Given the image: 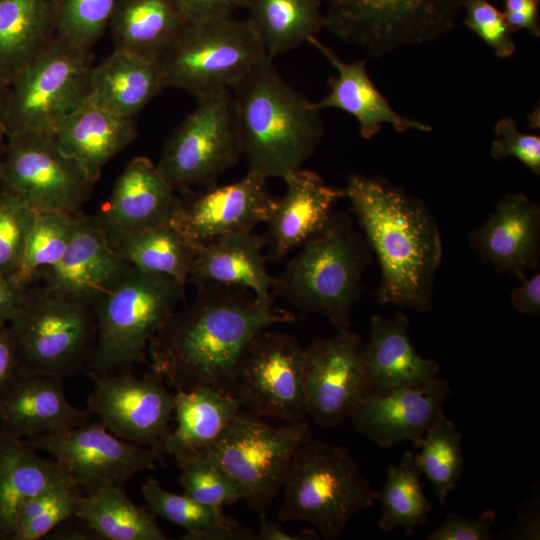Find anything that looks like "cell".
I'll return each instance as SVG.
<instances>
[{"label": "cell", "mask_w": 540, "mask_h": 540, "mask_svg": "<svg viewBox=\"0 0 540 540\" xmlns=\"http://www.w3.org/2000/svg\"><path fill=\"white\" fill-rule=\"evenodd\" d=\"M192 302L176 310L151 339L150 371L175 390L208 387L231 395L238 364L262 330L296 317L234 285L197 286Z\"/></svg>", "instance_id": "6da1fadb"}, {"label": "cell", "mask_w": 540, "mask_h": 540, "mask_svg": "<svg viewBox=\"0 0 540 540\" xmlns=\"http://www.w3.org/2000/svg\"><path fill=\"white\" fill-rule=\"evenodd\" d=\"M382 273L380 304L426 311L442 243L427 205L381 178L353 174L344 188Z\"/></svg>", "instance_id": "7a4b0ae2"}, {"label": "cell", "mask_w": 540, "mask_h": 540, "mask_svg": "<svg viewBox=\"0 0 540 540\" xmlns=\"http://www.w3.org/2000/svg\"><path fill=\"white\" fill-rule=\"evenodd\" d=\"M230 91L247 173L266 181L301 169L324 132L314 103L287 83L268 57Z\"/></svg>", "instance_id": "3957f363"}, {"label": "cell", "mask_w": 540, "mask_h": 540, "mask_svg": "<svg viewBox=\"0 0 540 540\" xmlns=\"http://www.w3.org/2000/svg\"><path fill=\"white\" fill-rule=\"evenodd\" d=\"M368 262L367 245L351 219L332 212L275 278L272 294L302 312L324 315L337 331L349 330Z\"/></svg>", "instance_id": "277c9868"}, {"label": "cell", "mask_w": 540, "mask_h": 540, "mask_svg": "<svg viewBox=\"0 0 540 540\" xmlns=\"http://www.w3.org/2000/svg\"><path fill=\"white\" fill-rule=\"evenodd\" d=\"M184 289L172 277L132 266L92 304L97 334L85 374L129 370L144 362L151 339L177 310Z\"/></svg>", "instance_id": "5b68a950"}, {"label": "cell", "mask_w": 540, "mask_h": 540, "mask_svg": "<svg viewBox=\"0 0 540 540\" xmlns=\"http://www.w3.org/2000/svg\"><path fill=\"white\" fill-rule=\"evenodd\" d=\"M281 491V522L311 524L326 539H338L352 516L378 499L345 447L312 439L294 453Z\"/></svg>", "instance_id": "8992f818"}, {"label": "cell", "mask_w": 540, "mask_h": 540, "mask_svg": "<svg viewBox=\"0 0 540 540\" xmlns=\"http://www.w3.org/2000/svg\"><path fill=\"white\" fill-rule=\"evenodd\" d=\"M18 369L71 377L84 372L94 352L92 305L52 291L27 287L8 321Z\"/></svg>", "instance_id": "52a82bcc"}, {"label": "cell", "mask_w": 540, "mask_h": 540, "mask_svg": "<svg viewBox=\"0 0 540 540\" xmlns=\"http://www.w3.org/2000/svg\"><path fill=\"white\" fill-rule=\"evenodd\" d=\"M267 58L247 20L188 23L156 61L163 87L197 99L225 90Z\"/></svg>", "instance_id": "ba28073f"}, {"label": "cell", "mask_w": 540, "mask_h": 540, "mask_svg": "<svg viewBox=\"0 0 540 540\" xmlns=\"http://www.w3.org/2000/svg\"><path fill=\"white\" fill-rule=\"evenodd\" d=\"M91 52L55 37L8 82L4 131L52 135L85 99Z\"/></svg>", "instance_id": "9c48e42d"}, {"label": "cell", "mask_w": 540, "mask_h": 540, "mask_svg": "<svg viewBox=\"0 0 540 540\" xmlns=\"http://www.w3.org/2000/svg\"><path fill=\"white\" fill-rule=\"evenodd\" d=\"M326 28L371 57L434 41L451 30L464 0H321Z\"/></svg>", "instance_id": "30bf717a"}, {"label": "cell", "mask_w": 540, "mask_h": 540, "mask_svg": "<svg viewBox=\"0 0 540 540\" xmlns=\"http://www.w3.org/2000/svg\"><path fill=\"white\" fill-rule=\"evenodd\" d=\"M310 439L306 420L273 427L239 412L204 453L231 478L241 499L261 516L281 492L294 453Z\"/></svg>", "instance_id": "8fae6325"}, {"label": "cell", "mask_w": 540, "mask_h": 540, "mask_svg": "<svg viewBox=\"0 0 540 540\" xmlns=\"http://www.w3.org/2000/svg\"><path fill=\"white\" fill-rule=\"evenodd\" d=\"M242 156L230 90L198 98L167 139L156 167L176 191L210 186Z\"/></svg>", "instance_id": "7c38bea8"}, {"label": "cell", "mask_w": 540, "mask_h": 540, "mask_svg": "<svg viewBox=\"0 0 540 540\" xmlns=\"http://www.w3.org/2000/svg\"><path fill=\"white\" fill-rule=\"evenodd\" d=\"M5 139L0 189L37 213L79 215L95 183L61 150L54 136L18 133Z\"/></svg>", "instance_id": "4fadbf2b"}, {"label": "cell", "mask_w": 540, "mask_h": 540, "mask_svg": "<svg viewBox=\"0 0 540 540\" xmlns=\"http://www.w3.org/2000/svg\"><path fill=\"white\" fill-rule=\"evenodd\" d=\"M304 357V349L294 336L262 330L238 364L231 395L255 415L304 421Z\"/></svg>", "instance_id": "5bb4252c"}, {"label": "cell", "mask_w": 540, "mask_h": 540, "mask_svg": "<svg viewBox=\"0 0 540 540\" xmlns=\"http://www.w3.org/2000/svg\"><path fill=\"white\" fill-rule=\"evenodd\" d=\"M86 375L94 383L87 398L90 413L117 437L165 455L174 393L166 389L164 379L152 371L137 376L131 369Z\"/></svg>", "instance_id": "9a60e30c"}, {"label": "cell", "mask_w": 540, "mask_h": 540, "mask_svg": "<svg viewBox=\"0 0 540 540\" xmlns=\"http://www.w3.org/2000/svg\"><path fill=\"white\" fill-rule=\"evenodd\" d=\"M23 442L50 455L85 493L105 484L123 486L132 476L153 470L161 457L151 448L117 437L99 420Z\"/></svg>", "instance_id": "2e32d148"}, {"label": "cell", "mask_w": 540, "mask_h": 540, "mask_svg": "<svg viewBox=\"0 0 540 540\" xmlns=\"http://www.w3.org/2000/svg\"><path fill=\"white\" fill-rule=\"evenodd\" d=\"M362 347L349 329L304 349L306 411L317 424L338 425L368 392Z\"/></svg>", "instance_id": "e0dca14e"}, {"label": "cell", "mask_w": 540, "mask_h": 540, "mask_svg": "<svg viewBox=\"0 0 540 540\" xmlns=\"http://www.w3.org/2000/svg\"><path fill=\"white\" fill-rule=\"evenodd\" d=\"M450 394L439 376L418 385L367 392L351 411L355 429L380 447L411 441L420 448L432 425L445 415Z\"/></svg>", "instance_id": "ac0fdd59"}, {"label": "cell", "mask_w": 540, "mask_h": 540, "mask_svg": "<svg viewBox=\"0 0 540 540\" xmlns=\"http://www.w3.org/2000/svg\"><path fill=\"white\" fill-rule=\"evenodd\" d=\"M264 180L246 174L226 185H210L199 193L184 191L171 224L197 248L219 236L252 231L267 222L276 199Z\"/></svg>", "instance_id": "d6986e66"}, {"label": "cell", "mask_w": 540, "mask_h": 540, "mask_svg": "<svg viewBox=\"0 0 540 540\" xmlns=\"http://www.w3.org/2000/svg\"><path fill=\"white\" fill-rule=\"evenodd\" d=\"M131 267L115 252L93 216L80 213L74 217L64 255L41 272L46 288L92 305L121 281Z\"/></svg>", "instance_id": "ffe728a7"}, {"label": "cell", "mask_w": 540, "mask_h": 540, "mask_svg": "<svg viewBox=\"0 0 540 540\" xmlns=\"http://www.w3.org/2000/svg\"><path fill=\"white\" fill-rule=\"evenodd\" d=\"M92 414L70 403L63 378L18 369L0 393V430L26 439L84 424Z\"/></svg>", "instance_id": "44dd1931"}, {"label": "cell", "mask_w": 540, "mask_h": 540, "mask_svg": "<svg viewBox=\"0 0 540 540\" xmlns=\"http://www.w3.org/2000/svg\"><path fill=\"white\" fill-rule=\"evenodd\" d=\"M283 180L285 192L276 199L263 234L265 255L274 263L314 236L326 224L335 203L345 198L344 189L327 184L310 170L301 168Z\"/></svg>", "instance_id": "7402d4cb"}, {"label": "cell", "mask_w": 540, "mask_h": 540, "mask_svg": "<svg viewBox=\"0 0 540 540\" xmlns=\"http://www.w3.org/2000/svg\"><path fill=\"white\" fill-rule=\"evenodd\" d=\"M471 247L498 271L524 278L538 267L540 207L521 193L501 198L489 218L470 234Z\"/></svg>", "instance_id": "603a6c76"}, {"label": "cell", "mask_w": 540, "mask_h": 540, "mask_svg": "<svg viewBox=\"0 0 540 540\" xmlns=\"http://www.w3.org/2000/svg\"><path fill=\"white\" fill-rule=\"evenodd\" d=\"M180 197L147 157L128 162L109 200L93 218L107 236L171 223Z\"/></svg>", "instance_id": "cb8c5ba5"}, {"label": "cell", "mask_w": 540, "mask_h": 540, "mask_svg": "<svg viewBox=\"0 0 540 540\" xmlns=\"http://www.w3.org/2000/svg\"><path fill=\"white\" fill-rule=\"evenodd\" d=\"M307 43L314 46L337 71V76L328 81L329 93L314 103L318 110L333 108L349 113L356 119L359 133L365 139L375 136L384 123L397 132L432 130L430 125L405 118L391 107L372 82L364 60L344 62L335 50L316 37L309 38Z\"/></svg>", "instance_id": "d4e9b609"}, {"label": "cell", "mask_w": 540, "mask_h": 540, "mask_svg": "<svg viewBox=\"0 0 540 540\" xmlns=\"http://www.w3.org/2000/svg\"><path fill=\"white\" fill-rule=\"evenodd\" d=\"M264 247L263 235L252 231L219 236L198 247L188 282L240 286L260 300H273L275 277L267 270Z\"/></svg>", "instance_id": "484cf974"}, {"label": "cell", "mask_w": 540, "mask_h": 540, "mask_svg": "<svg viewBox=\"0 0 540 540\" xmlns=\"http://www.w3.org/2000/svg\"><path fill=\"white\" fill-rule=\"evenodd\" d=\"M368 392L418 385L438 376L433 359L420 356L409 336V319L402 312L391 318L371 319L369 341L362 347Z\"/></svg>", "instance_id": "4316f807"}, {"label": "cell", "mask_w": 540, "mask_h": 540, "mask_svg": "<svg viewBox=\"0 0 540 540\" xmlns=\"http://www.w3.org/2000/svg\"><path fill=\"white\" fill-rule=\"evenodd\" d=\"M136 137L135 119L116 116L86 99L61 121L54 133L61 150L94 183L106 163Z\"/></svg>", "instance_id": "83f0119b"}, {"label": "cell", "mask_w": 540, "mask_h": 540, "mask_svg": "<svg viewBox=\"0 0 540 540\" xmlns=\"http://www.w3.org/2000/svg\"><path fill=\"white\" fill-rule=\"evenodd\" d=\"M163 88L155 63L114 49L92 66L86 100L116 116L135 119Z\"/></svg>", "instance_id": "f1b7e54d"}, {"label": "cell", "mask_w": 540, "mask_h": 540, "mask_svg": "<svg viewBox=\"0 0 540 540\" xmlns=\"http://www.w3.org/2000/svg\"><path fill=\"white\" fill-rule=\"evenodd\" d=\"M241 404L232 395L208 387L176 390L174 416L164 454L176 462L204 453L221 436L240 412Z\"/></svg>", "instance_id": "f546056e"}, {"label": "cell", "mask_w": 540, "mask_h": 540, "mask_svg": "<svg viewBox=\"0 0 540 540\" xmlns=\"http://www.w3.org/2000/svg\"><path fill=\"white\" fill-rule=\"evenodd\" d=\"M74 481L54 459H47L21 439L0 430V532L11 538L19 508L27 500Z\"/></svg>", "instance_id": "4dcf8cb0"}, {"label": "cell", "mask_w": 540, "mask_h": 540, "mask_svg": "<svg viewBox=\"0 0 540 540\" xmlns=\"http://www.w3.org/2000/svg\"><path fill=\"white\" fill-rule=\"evenodd\" d=\"M188 23L175 0H117L109 26L115 49L156 63Z\"/></svg>", "instance_id": "1f68e13d"}, {"label": "cell", "mask_w": 540, "mask_h": 540, "mask_svg": "<svg viewBox=\"0 0 540 540\" xmlns=\"http://www.w3.org/2000/svg\"><path fill=\"white\" fill-rule=\"evenodd\" d=\"M55 35V0H0V75L8 83Z\"/></svg>", "instance_id": "d6a6232c"}, {"label": "cell", "mask_w": 540, "mask_h": 540, "mask_svg": "<svg viewBox=\"0 0 540 540\" xmlns=\"http://www.w3.org/2000/svg\"><path fill=\"white\" fill-rule=\"evenodd\" d=\"M246 8L247 21L271 60L326 28L321 0H247Z\"/></svg>", "instance_id": "836d02e7"}, {"label": "cell", "mask_w": 540, "mask_h": 540, "mask_svg": "<svg viewBox=\"0 0 540 540\" xmlns=\"http://www.w3.org/2000/svg\"><path fill=\"white\" fill-rule=\"evenodd\" d=\"M76 517L103 540H166L155 515L130 500L123 486L105 484L83 494Z\"/></svg>", "instance_id": "e575fe53"}, {"label": "cell", "mask_w": 540, "mask_h": 540, "mask_svg": "<svg viewBox=\"0 0 540 540\" xmlns=\"http://www.w3.org/2000/svg\"><path fill=\"white\" fill-rule=\"evenodd\" d=\"M107 237L115 252L133 267L184 285L188 282L198 248L171 223Z\"/></svg>", "instance_id": "d590c367"}, {"label": "cell", "mask_w": 540, "mask_h": 540, "mask_svg": "<svg viewBox=\"0 0 540 540\" xmlns=\"http://www.w3.org/2000/svg\"><path fill=\"white\" fill-rule=\"evenodd\" d=\"M147 508L155 515L185 530L183 540H249L251 531L223 509L206 506L185 493L167 491L154 477L141 486Z\"/></svg>", "instance_id": "8d00e7d4"}, {"label": "cell", "mask_w": 540, "mask_h": 540, "mask_svg": "<svg viewBox=\"0 0 540 540\" xmlns=\"http://www.w3.org/2000/svg\"><path fill=\"white\" fill-rule=\"evenodd\" d=\"M421 470L414 453L404 452L398 466H390L378 499L381 501L379 527L389 532L397 527L405 529V535L413 534L415 527L427 525V513L432 505L426 498L420 482Z\"/></svg>", "instance_id": "74e56055"}, {"label": "cell", "mask_w": 540, "mask_h": 540, "mask_svg": "<svg viewBox=\"0 0 540 540\" xmlns=\"http://www.w3.org/2000/svg\"><path fill=\"white\" fill-rule=\"evenodd\" d=\"M461 440V432L444 415L426 433L421 451L414 454L421 473L429 480L442 505L446 504L448 494L455 489L465 468Z\"/></svg>", "instance_id": "f35d334b"}, {"label": "cell", "mask_w": 540, "mask_h": 540, "mask_svg": "<svg viewBox=\"0 0 540 540\" xmlns=\"http://www.w3.org/2000/svg\"><path fill=\"white\" fill-rule=\"evenodd\" d=\"M82 496L81 488L69 481L32 497L19 508L10 539L39 540L47 536L76 517Z\"/></svg>", "instance_id": "ab89813d"}, {"label": "cell", "mask_w": 540, "mask_h": 540, "mask_svg": "<svg viewBox=\"0 0 540 540\" xmlns=\"http://www.w3.org/2000/svg\"><path fill=\"white\" fill-rule=\"evenodd\" d=\"M75 216L38 212L28 235L21 265L12 280L27 288L44 269L54 266L68 246Z\"/></svg>", "instance_id": "60d3db41"}, {"label": "cell", "mask_w": 540, "mask_h": 540, "mask_svg": "<svg viewBox=\"0 0 540 540\" xmlns=\"http://www.w3.org/2000/svg\"><path fill=\"white\" fill-rule=\"evenodd\" d=\"M117 0H55L56 36L84 52L101 38Z\"/></svg>", "instance_id": "b9f144b4"}, {"label": "cell", "mask_w": 540, "mask_h": 540, "mask_svg": "<svg viewBox=\"0 0 540 540\" xmlns=\"http://www.w3.org/2000/svg\"><path fill=\"white\" fill-rule=\"evenodd\" d=\"M183 493L213 508L241 500V494L231 478L206 454L201 453L177 462Z\"/></svg>", "instance_id": "7bdbcfd3"}, {"label": "cell", "mask_w": 540, "mask_h": 540, "mask_svg": "<svg viewBox=\"0 0 540 540\" xmlns=\"http://www.w3.org/2000/svg\"><path fill=\"white\" fill-rule=\"evenodd\" d=\"M37 212L23 200L0 189V275L12 279L18 271Z\"/></svg>", "instance_id": "ee69618b"}, {"label": "cell", "mask_w": 540, "mask_h": 540, "mask_svg": "<svg viewBox=\"0 0 540 540\" xmlns=\"http://www.w3.org/2000/svg\"><path fill=\"white\" fill-rule=\"evenodd\" d=\"M463 10L465 26L491 47L496 56L513 55L515 42L503 12L488 0H464Z\"/></svg>", "instance_id": "f6af8a7d"}, {"label": "cell", "mask_w": 540, "mask_h": 540, "mask_svg": "<svg viewBox=\"0 0 540 540\" xmlns=\"http://www.w3.org/2000/svg\"><path fill=\"white\" fill-rule=\"evenodd\" d=\"M491 155L497 160L512 156L537 176L540 174L539 136L520 132L511 117L501 118L496 123Z\"/></svg>", "instance_id": "bcb514c9"}, {"label": "cell", "mask_w": 540, "mask_h": 540, "mask_svg": "<svg viewBox=\"0 0 540 540\" xmlns=\"http://www.w3.org/2000/svg\"><path fill=\"white\" fill-rule=\"evenodd\" d=\"M496 517L497 513L493 509L485 510L475 518L449 513L426 540H494L496 536L490 529Z\"/></svg>", "instance_id": "7dc6e473"}, {"label": "cell", "mask_w": 540, "mask_h": 540, "mask_svg": "<svg viewBox=\"0 0 540 540\" xmlns=\"http://www.w3.org/2000/svg\"><path fill=\"white\" fill-rule=\"evenodd\" d=\"M190 23L233 17L247 0H175Z\"/></svg>", "instance_id": "c3c4849f"}, {"label": "cell", "mask_w": 540, "mask_h": 540, "mask_svg": "<svg viewBox=\"0 0 540 540\" xmlns=\"http://www.w3.org/2000/svg\"><path fill=\"white\" fill-rule=\"evenodd\" d=\"M504 17L511 30H527L540 36L539 0H504Z\"/></svg>", "instance_id": "681fc988"}, {"label": "cell", "mask_w": 540, "mask_h": 540, "mask_svg": "<svg viewBox=\"0 0 540 540\" xmlns=\"http://www.w3.org/2000/svg\"><path fill=\"white\" fill-rule=\"evenodd\" d=\"M539 494L532 495L523 502L517 511L513 527L502 534L507 539H539L540 537Z\"/></svg>", "instance_id": "f907efd6"}, {"label": "cell", "mask_w": 540, "mask_h": 540, "mask_svg": "<svg viewBox=\"0 0 540 540\" xmlns=\"http://www.w3.org/2000/svg\"><path fill=\"white\" fill-rule=\"evenodd\" d=\"M521 280L511 293V304L519 313L537 316L540 313V274L537 272Z\"/></svg>", "instance_id": "816d5d0a"}, {"label": "cell", "mask_w": 540, "mask_h": 540, "mask_svg": "<svg viewBox=\"0 0 540 540\" xmlns=\"http://www.w3.org/2000/svg\"><path fill=\"white\" fill-rule=\"evenodd\" d=\"M17 368L16 349L9 324L0 321V393Z\"/></svg>", "instance_id": "f5cc1de1"}, {"label": "cell", "mask_w": 540, "mask_h": 540, "mask_svg": "<svg viewBox=\"0 0 540 540\" xmlns=\"http://www.w3.org/2000/svg\"><path fill=\"white\" fill-rule=\"evenodd\" d=\"M27 288L0 275V321L8 322L24 298Z\"/></svg>", "instance_id": "db71d44e"}, {"label": "cell", "mask_w": 540, "mask_h": 540, "mask_svg": "<svg viewBox=\"0 0 540 540\" xmlns=\"http://www.w3.org/2000/svg\"><path fill=\"white\" fill-rule=\"evenodd\" d=\"M261 524L255 537L258 540H306L319 539L318 534L312 529H304L297 534L286 532L278 524L268 522L265 515H261Z\"/></svg>", "instance_id": "11a10c76"}, {"label": "cell", "mask_w": 540, "mask_h": 540, "mask_svg": "<svg viewBox=\"0 0 540 540\" xmlns=\"http://www.w3.org/2000/svg\"><path fill=\"white\" fill-rule=\"evenodd\" d=\"M7 89H8V83L0 75V136L1 137H5L4 121H5Z\"/></svg>", "instance_id": "9f6ffc18"}, {"label": "cell", "mask_w": 540, "mask_h": 540, "mask_svg": "<svg viewBox=\"0 0 540 540\" xmlns=\"http://www.w3.org/2000/svg\"><path fill=\"white\" fill-rule=\"evenodd\" d=\"M529 123L532 128L539 129V108L534 109L532 114L529 115Z\"/></svg>", "instance_id": "6f0895ef"}, {"label": "cell", "mask_w": 540, "mask_h": 540, "mask_svg": "<svg viewBox=\"0 0 540 540\" xmlns=\"http://www.w3.org/2000/svg\"><path fill=\"white\" fill-rule=\"evenodd\" d=\"M4 139H5V137L0 136V180H1V172H2V162H3L4 150H5Z\"/></svg>", "instance_id": "680465c9"}]
</instances>
